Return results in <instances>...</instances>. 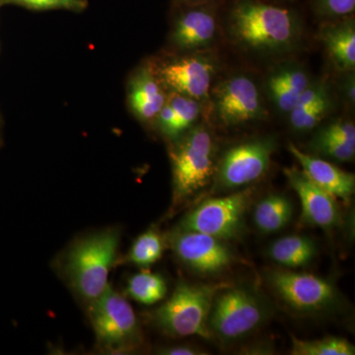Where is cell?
Here are the masks:
<instances>
[{"label":"cell","instance_id":"d6986e66","mask_svg":"<svg viewBox=\"0 0 355 355\" xmlns=\"http://www.w3.org/2000/svg\"><path fill=\"white\" fill-rule=\"evenodd\" d=\"M321 40L338 69L352 71L355 67V24L350 17L324 25Z\"/></svg>","mask_w":355,"mask_h":355},{"label":"cell","instance_id":"5b68a950","mask_svg":"<svg viewBox=\"0 0 355 355\" xmlns=\"http://www.w3.org/2000/svg\"><path fill=\"white\" fill-rule=\"evenodd\" d=\"M120 236L114 230L89 236L77 243L67 257V273L79 295L93 302L109 286Z\"/></svg>","mask_w":355,"mask_h":355},{"label":"cell","instance_id":"7402d4cb","mask_svg":"<svg viewBox=\"0 0 355 355\" xmlns=\"http://www.w3.org/2000/svg\"><path fill=\"white\" fill-rule=\"evenodd\" d=\"M293 216L291 200L284 195L270 193L257 203L253 212L254 225L263 234L279 232L288 225Z\"/></svg>","mask_w":355,"mask_h":355},{"label":"cell","instance_id":"7a4b0ae2","mask_svg":"<svg viewBox=\"0 0 355 355\" xmlns=\"http://www.w3.org/2000/svg\"><path fill=\"white\" fill-rule=\"evenodd\" d=\"M272 315V305L256 288L227 286L214 296L210 334L224 345L237 342L261 328Z\"/></svg>","mask_w":355,"mask_h":355},{"label":"cell","instance_id":"9a60e30c","mask_svg":"<svg viewBox=\"0 0 355 355\" xmlns=\"http://www.w3.org/2000/svg\"><path fill=\"white\" fill-rule=\"evenodd\" d=\"M288 149L310 180L336 198L350 202L355 191L354 174L343 171L321 157L303 153L293 144H289Z\"/></svg>","mask_w":355,"mask_h":355},{"label":"cell","instance_id":"e0dca14e","mask_svg":"<svg viewBox=\"0 0 355 355\" xmlns=\"http://www.w3.org/2000/svg\"><path fill=\"white\" fill-rule=\"evenodd\" d=\"M313 153L338 162H349L355 155L354 123L336 121L320 130L310 142Z\"/></svg>","mask_w":355,"mask_h":355},{"label":"cell","instance_id":"f546056e","mask_svg":"<svg viewBox=\"0 0 355 355\" xmlns=\"http://www.w3.org/2000/svg\"><path fill=\"white\" fill-rule=\"evenodd\" d=\"M343 89H345V96H347V99H349L350 104L354 105L355 100L354 74L349 76V78H347V83H345V86H343Z\"/></svg>","mask_w":355,"mask_h":355},{"label":"cell","instance_id":"cb8c5ba5","mask_svg":"<svg viewBox=\"0 0 355 355\" xmlns=\"http://www.w3.org/2000/svg\"><path fill=\"white\" fill-rule=\"evenodd\" d=\"M291 354L293 355H354L352 343L338 336H327L321 340H300L291 336Z\"/></svg>","mask_w":355,"mask_h":355},{"label":"cell","instance_id":"484cf974","mask_svg":"<svg viewBox=\"0 0 355 355\" xmlns=\"http://www.w3.org/2000/svg\"><path fill=\"white\" fill-rule=\"evenodd\" d=\"M331 108L330 95L303 109H293L289 113L291 128L296 132H308L317 127Z\"/></svg>","mask_w":355,"mask_h":355},{"label":"cell","instance_id":"ba28073f","mask_svg":"<svg viewBox=\"0 0 355 355\" xmlns=\"http://www.w3.org/2000/svg\"><path fill=\"white\" fill-rule=\"evenodd\" d=\"M253 189H244L223 197L207 198L180 223V230L196 231L227 241L241 234Z\"/></svg>","mask_w":355,"mask_h":355},{"label":"cell","instance_id":"3957f363","mask_svg":"<svg viewBox=\"0 0 355 355\" xmlns=\"http://www.w3.org/2000/svg\"><path fill=\"white\" fill-rule=\"evenodd\" d=\"M170 150L173 202L180 205L202 191L216 174V144L205 125L191 127Z\"/></svg>","mask_w":355,"mask_h":355},{"label":"cell","instance_id":"52a82bcc","mask_svg":"<svg viewBox=\"0 0 355 355\" xmlns=\"http://www.w3.org/2000/svg\"><path fill=\"white\" fill-rule=\"evenodd\" d=\"M91 303V323L98 343L104 349L123 352L139 347L141 329L127 299L109 286Z\"/></svg>","mask_w":355,"mask_h":355},{"label":"cell","instance_id":"603a6c76","mask_svg":"<svg viewBox=\"0 0 355 355\" xmlns=\"http://www.w3.org/2000/svg\"><path fill=\"white\" fill-rule=\"evenodd\" d=\"M127 291L128 295L140 304L153 305L165 297L167 284L160 275L142 272L130 277Z\"/></svg>","mask_w":355,"mask_h":355},{"label":"cell","instance_id":"f1b7e54d","mask_svg":"<svg viewBox=\"0 0 355 355\" xmlns=\"http://www.w3.org/2000/svg\"><path fill=\"white\" fill-rule=\"evenodd\" d=\"M161 354L167 355H198L205 354L202 350L189 345H176V347H167L161 350Z\"/></svg>","mask_w":355,"mask_h":355},{"label":"cell","instance_id":"4316f807","mask_svg":"<svg viewBox=\"0 0 355 355\" xmlns=\"http://www.w3.org/2000/svg\"><path fill=\"white\" fill-rule=\"evenodd\" d=\"M2 2L38 11L62 9L80 12L88 6L87 0H2Z\"/></svg>","mask_w":355,"mask_h":355},{"label":"cell","instance_id":"30bf717a","mask_svg":"<svg viewBox=\"0 0 355 355\" xmlns=\"http://www.w3.org/2000/svg\"><path fill=\"white\" fill-rule=\"evenodd\" d=\"M170 243L177 258L200 275H217L236 261L234 253L224 240L205 233L177 229Z\"/></svg>","mask_w":355,"mask_h":355},{"label":"cell","instance_id":"9c48e42d","mask_svg":"<svg viewBox=\"0 0 355 355\" xmlns=\"http://www.w3.org/2000/svg\"><path fill=\"white\" fill-rule=\"evenodd\" d=\"M277 142L272 137L241 142L228 148L216 165L214 190L237 191L260 180L270 167Z\"/></svg>","mask_w":355,"mask_h":355},{"label":"cell","instance_id":"277c9868","mask_svg":"<svg viewBox=\"0 0 355 355\" xmlns=\"http://www.w3.org/2000/svg\"><path fill=\"white\" fill-rule=\"evenodd\" d=\"M227 284H193L181 282L167 302L154 313L158 328L175 338L198 336L211 338L209 319L217 292Z\"/></svg>","mask_w":355,"mask_h":355},{"label":"cell","instance_id":"5bb4252c","mask_svg":"<svg viewBox=\"0 0 355 355\" xmlns=\"http://www.w3.org/2000/svg\"><path fill=\"white\" fill-rule=\"evenodd\" d=\"M172 41L178 48L196 50L209 46L217 31L216 2L178 6Z\"/></svg>","mask_w":355,"mask_h":355},{"label":"cell","instance_id":"4dcf8cb0","mask_svg":"<svg viewBox=\"0 0 355 355\" xmlns=\"http://www.w3.org/2000/svg\"><path fill=\"white\" fill-rule=\"evenodd\" d=\"M217 2V0H175L177 6H189V4L211 3Z\"/></svg>","mask_w":355,"mask_h":355},{"label":"cell","instance_id":"d4e9b609","mask_svg":"<svg viewBox=\"0 0 355 355\" xmlns=\"http://www.w3.org/2000/svg\"><path fill=\"white\" fill-rule=\"evenodd\" d=\"M164 249L163 238L151 229L142 233L133 242L128 254V261L135 265L146 268L160 260Z\"/></svg>","mask_w":355,"mask_h":355},{"label":"cell","instance_id":"83f0119b","mask_svg":"<svg viewBox=\"0 0 355 355\" xmlns=\"http://www.w3.org/2000/svg\"><path fill=\"white\" fill-rule=\"evenodd\" d=\"M313 9L321 17L340 19L354 12L355 0H311Z\"/></svg>","mask_w":355,"mask_h":355},{"label":"cell","instance_id":"6da1fadb","mask_svg":"<svg viewBox=\"0 0 355 355\" xmlns=\"http://www.w3.org/2000/svg\"><path fill=\"white\" fill-rule=\"evenodd\" d=\"M229 35L236 44L260 53H282L300 38L297 12L266 0H235L227 16Z\"/></svg>","mask_w":355,"mask_h":355},{"label":"cell","instance_id":"2e32d148","mask_svg":"<svg viewBox=\"0 0 355 355\" xmlns=\"http://www.w3.org/2000/svg\"><path fill=\"white\" fill-rule=\"evenodd\" d=\"M309 84V77L302 67L284 64L268 77V94L280 112L289 114Z\"/></svg>","mask_w":355,"mask_h":355},{"label":"cell","instance_id":"8fae6325","mask_svg":"<svg viewBox=\"0 0 355 355\" xmlns=\"http://www.w3.org/2000/svg\"><path fill=\"white\" fill-rule=\"evenodd\" d=\"M214 114L226 127L244 125L265 118L260 91L246 76H231L214 90Z\"/></svg>","mask_w":355,"mask_h":355},{"label":"cell","instance_id":"8992f818","mask_svg":"<svg viewBox=\"0 0 355 355\" xmlns=\"http://www.w3.org/2000/svg\"><path fill=\"white\" fill-rule=\"evenodd\" d=\"M266 279L279 300L299 314H327L340 305L336 287L317 275L272 270L266 273Z\"/></svg>","mask_w":355,"mask_h":355},{"label":"cell","instance_id":"4fadbf2b","mask_svg":"<svg viewBox=\"0 0 355 355\" xmlns=\"http://www.w3.org/2000/svg\"><path fill=\"white\" fill-rule=\"evenodd\" d=\"M214 72V64L209 58L193 55L162 65L157 77L173 92L200 101L209 96Z\"/></svg>","mask_w":355,"mask_h":355},{"label":"cell","instance_id":"ac0fdd59","mask_svg":"<svg viewBox=\"0 0 355 355\" xmlns=\"http://www.w3.org/2000/svg\"><path fill=\"white\" fill-rule=\"evenodd\" d=\"M166 99L158 77L153 70L144 67L133 76L130 84L128 101L133 113L140 120L151 121L157 118Z\"/></svg>","mask_w":355,"mask_h":355},{"label":"cell","instance_id":"7c38bea8","mask_svg":"<svg viewBox=\"0 0 355 355\" xmlns=\"http://www.w3.org/2000/svg\"><path fill=\"white\" fill-rule=\"evenodd\" d=\"M284 175L298 195L302 209L301 217L305 223L327 231L340 226L342 212L333 195L320 188L297 168H286Z\"/></svg>","mask_w":355,"mask_h":355},{"label":"cell","instance_id":"44dd1931","mask_svg":"<svg viewBox=\"0 0 355 355\" xmlns=\"http://www.w3.org/2000/svg\"><path fill=\"white\" fill-rule=\"evenodd\" d=\"M316 243L303 235H288L270 245L266 254L284 268H299L309 266L317 257Z\"/></svg>","mask_w":355,"mask_h":355},{"label":"cell","instance_id":"ffe728a7","mask_svg":"<svg viewBox=\"0 0 355 355\" xmlns=\"http://www.w3.org/2000/svg\"><path fill=\"white\" fill-rule=\"evenodd\" d=\"M200 105V101L193 98L173 92L156 118L161 132L171 139L181 137L197 121Z\"/></svg>","mask_w":355,"mask_h":355}]
</instances>
